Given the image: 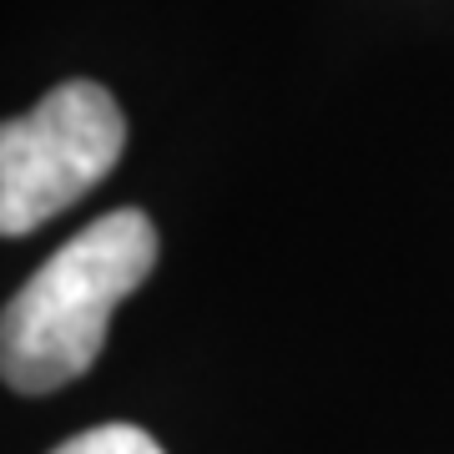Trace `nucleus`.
<instances>
[{
	"label": "nucleus",
	"mask_w": 454,
	"mask_h": 454,
	"mask_svg": "<svg viewBox=\"0 0 454 454\" xmlns=\"http://www.w3.org/2000/svg\"><path fill=\"white\" fill-rule=\"evenodd\" d=\"M157 268V227L137 207H116L82 227L61 253L5 303L0 373L16 394H51L101 358L116 303Z\"/></svg>",
	"instance_id": "1"
},
{
	"label": "nucleus",
	"mask_w": 454,
	"mask_h": 454,
	"mask_svg": "<svg viewBox=\"0 0 454 454\" xmlns=\"http://www.w3.org/2000/svg\"><path fill=\"white\" fill-rule=\"evenodd\" d=\"M51 454H162V444L137 424H101V429H86V434L56 444Z\"/></svg>",
	"instance_id": "3"
},
{
	"label": "nucleus",
	"mask_w": 454,
	"mask_h": 454,
	"mask_svg": "<svg viewBox=\"0 0 454 454\" xmlns=\"http://www.w3.org/2000/svg\"><path fill=\"white\" fill-rule=\"evenodd\" d=\"M127 146V116L101 82H61L0 127V232L26 238L82 202Z\"/></svg>",
	"instance_id": "2"
}]
</instances>
